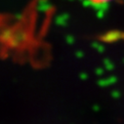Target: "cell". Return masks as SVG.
I'll list each match as a JSON object with an SVG mask.
<instances>
[{
    "instance_id": "cell-2",
    "label": "cell",
    "mask_w": 124,
    "mask_h": 124,
    "mask_svg": "<svg viewBox=\"0 0 124 124\" xmlns=\"http://www.w3.org/2000/svg\"><path fill=\"white\" fill-rule=\"evenodd\" d=\"M88 1L94 3V4H104V3L110 2V1H112V0H88Z\"/></svg>"
},
{
    "instance_id": "cell-1",
    "label": "cell",
    "mask_w": 124,
    "mask_h": 124,
    "mask_svg": "<svg viewBox=\"0 0 124 124\" xmlns=\"http://www.w3.org/2000/svg\"><path fill=\"white\" fill-rule=\"evenodd\" d=\"M102 41L106 42H117L122 41L124 42V31H109L102 35L101 37Z\"/></svg>"
}]
</instances>
